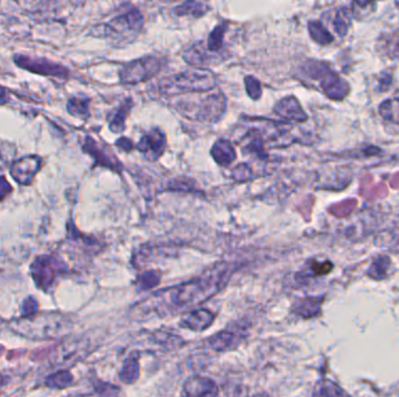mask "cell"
Returning a JSON list of instances; mask_svg holds the SVG:
<instances>
[{
    "instance_id": "obj_7",
    "label": "cell",
    "mask_w": 399,
    "mask_h": 397,
    "mask_svg": "<svg viewBox=\"0 0 399 397\" xmlns=\"http://www.w3.org/2000/svg\"><path fill=\"white\" fill-rule=\"evenodd\" d=\"M301 71L305 76L320 82L322 90L332 99H341L348 91L347 83L321 62L308 61L302 66Z\"/></svg>"
},
{
    "instance_id": "obj_5",
    "label": "cell",
    "mask_w": 399,
    "mask_h": 397,
    "mask_svg": "<svg viewBox=\"0 0 399 397\" xmlns=\"http://www.w3.org/2000/svg\"><path fill=\"white\" fill-rule=\"evenodd\" d=\"M180 115L203 123H217L225 116L227 98L223 93H214L200 101H180L175 105Z\"/></svg>"
},
{
    "instance_id": "obj_18",
    "label": "cell",
    "mask_w": 399,
    "mask_h": 397,
    "mask_svg": "<svg viewBox=\"0 0 399 397\" xmlns=\"http://www.w3.org/2000/svg\"><path fill=\"white\" fill-rule=\"evenodd\" d=\"M210 155L213 156L215 163L218 166L225 167V168L230 166L237 158V153L233 143L225 139H218L214 143Z\"/></svg>"
},
{
    "instance_id": "obj_6",
    "label": "cell",
    "mask_w": 399,
    "mask_h": 397,
    "mask_svg": "<svg viewBox=\"0 0 399 397\" xmlns=\"http://www.w3.org/2000/svg\"><path fill=\"white\" fill-rule=\"evenodd\" d=\"M166 60L160 56L148 55L128 62L119 70V80L123 84L136 85L148 81L159 73Z\"/></svg>"
},
{
    "instance_id": "obj_13",
    "label": "cell",
    "mask_w": 399,
    "mask_h": 397,
    "mask_svg": "<svg viewBox=\"0 0 399 397\" xmlns=\"http://www.w3.org/2000/svg\"><path fill=\"white\" fill-rule=\"evenodd\" d=\"M83 151L88 153L90 156H93L98 166L105 167V168L113 169V171H117V173H119L122 168H123L122 163L117 160V158H115L108 151H105L104 148H102L91 136H87L86 140H84Z\"/></svg>"
},
{
    "instance_id": "obj_41",
    "label": "cell",
    "mask_w": 399,
    "mask_h": 397,
    "mask_svg": "<svg viewBox=\"0 0 399 397\" xmlns=\"http://www.w3.org/2000/svg\"><path fill=\"white\" fill-rule=\"evenodd\" d=\"M173 187H174V188H175V187H181V183H179V184L173 185ZM183 187H188V184H187V185L183 184ZM174 188H173V189H174ZM180 189H181V188H180ZM180 189H179V190H180Z\"/></svg>"
},
{
    "instance_id": "obj_40",
    "label": "cell",
    "mask_w": 399,
    "mask_h": 397,
    "mask_svg": "<svg viewBox=\"0 0 399 397\" xmlns=\"http://www.w3.org/2000/svg\"><path fill=\"white\" fill-rule=\"evenodd\" d=\"M394 55H395L396 58H399V43L396 45L395 51H394Z\"/></svg>"
},
{
    "instance_id": "obj_9",
    "label": "cell",
    "mask_w": 399,
    "mask_h": 397,
    "mask_svg": "<svg viewBox=\"0 0 399 397\" xmlns=\"http://www.w3.org/2000/svg\"><path fill=\"white\" fill-rule=\"evenodd\" d=\"M14 62L20 68L28 70L31 73H38L41 76L66 78L69 75V71L65 67L49 61L47 58H32L30 55H16Z\"/></svg>"
},
{
    "instance_id": "obj_3",
    "label": "cell",
    "mask_w": 399,
    "mask_h": 397,
    "mask_svg": "<svg viewBox=\"0 0 399 397\" xmlns=\"http://www.w3.org/2000/svg\"><path fill=\"white\" fill-rule=\"evenodd\" d=\"M217 77L215 73L207 69L186 70L175 73L158 82V89L161 95L178 93H205L215 89Z\"/></svg>"
},
{
    "instance_id": "obj_21",
    "label": "cell",
    "mask_w": 399,
    "mask_h": 397,
    "mask_svg": "<svg viewBox=\"0 0 399 397\" xmlns=\"http://www.w3.org/2000/svg\"><path fill=\"white\" fill-rule=\"evenodd\" d=\"M209 11V5L201 1H185L173 8V14L176 16H193L201 18Z\"/></svg>"
},
{
    "instance_id": "obj_8",
    "label": "cell",
    "mask_w": 399,
    "mask_h": 397,
    "mask_svg": "<svg viewBox=\"0 0 399 397\" xmlns=\"http://www.w3.org/2000/svg\"><path fill=\"white\" fill-rule=\"evenodd\" d=\"M67 272V265L56 255H40L31 265L32 278L35 285L48 291L61 275Z\"/></svg>"
},
{
    "instance_id": "obj_30",
    "label": "cell",
    "mask_w": 399,
    "mask_h": 397,
    "mask_svg": "<svg viewBox=\"0 0 399 397\" xmlns=\"http://www.w3.org/2000/svg\"><path fill=\"white\" fill-rule=\"evenodd\" d=\"M139 376V363L136 358L128 359L125 363L124 368L120 372V378L126 383L136 381Z\"/></svg>"
},
{
    "instance_id": "obj_28",
    "label": "cell",
    "mask_w": 399,
    "mask_h": 397,
    "mask_svg": "<svg viewBox=\"0 0 399 397\" xmlns=\"http://www.w3.org/2000/svg\"><path fill=\"white\" fill-rule=\"evenodd\" d=\"M45 383L49 388L62 389L73 383V375L70 374L68 370H58L55 374L48 376Z\"/></svg>"
},
{
    "instance_id": "obj_10",
    "label": "cell",
    "mask_w": 399,
    "mask_h": 397,
    "mask_svg": "<svg viewBox=\"0 0 399 397\" xmlns=\"http://www.w3.org/2000/svg\"><path fill=\"white\" fill-rule=\"evenodd\" d=\"M137 151L148 161H157L166 148V136L160 128H153L141 136L136 145Z\"/></svg>"
},
{
    "instance_id": "obj_11",
    "label": "cell",
    "mask_w": 399,
    "mask_h": 397,
    "mask_svg": "<svg viewBox=\"0 0 399 397\" xmlns=\"http://www.w3.org/2000/svg\"><path fill=\"white\" fill-rule=\"evenodd\" d=\"M43 166V158L38 155H28L16 160L10 168V173L14 181L21 185L31 184L35 175Z\"/></svg>"
},
{
    "instance_id": "obj_14",
    "label": "cell",
    "mask_w": 399,
    "mask_h": 397,
    "mask_svg": "<svg viewBox=\"0 0 399 397\" xmlns=\"http://www.w3.org/2000/svg\"><path fill=\"white\" fill-rule=\"evenodd\" d=\"M273 112L286 121H305L307 115L302 110L298 99L293 96L284 97L273 108Z\"/></svg>"
},
{
    "instance_id": "obj_22",
    "label": "cell",
    "mask_w": 399,
    "mask_h": 397,
    "mask_svg": "<svg viewBox=\"0 0 399 397\" xmlns=\"http://www.w3.org/2000/svg\"><path fill=\"white\" fill-rule=\"evenodd\" d=\"M131 99H126L118 106L116 111L113 113V116L109 119V128L113 133H122L125 130V120L128 117L130 110L132 108Z\"/></svg>"
},
{
    "instance_id": "obj_25",
    "label": "cell",
    "mask_w": 399,
    "mask_h": 397,
    "mask_svg": "<svg viewBox=\"0 0 399 397\" xmlns=\"http://www.w3.org/2000/svg\"><path fill=\"white\" fill-rule=\"evenodd\" d=\"M321 301L319 298H305L295 305V313L304 318L315 316L320 310Z\"/></svg>"
},
{
    "instance_id": "obj_37",
    "label": "cell",
    "mask_w": 399,
    "mask_h": 397,
    "mask_svg": "<svg viewBox=\"0 0 399 397\" xmlns=\"http://www.w3.org/2000/svg\"><path fill=\"white\" fill-rule=\"evenodd\" d=\"M12 193V185L4 176H0V201Z\"/></svg>"
},
{
    "instance_id": "obj_32",
    "label": "cell",
    "mask_w": 399,
    "mask_h": 397,
    "mask_svg": "<svg viewBox=\"0 0 399 397\" xmlns=\"http://www.w3.org/2000/svg\"><path fill=\"white\" fill-rule=\"evenodd\" d=\"M244 83L245 90H247L248 96L253 101H258L262 97V93H263L260 82L256 77H253V76H247L244 78Z\"/></svg>"
},
{
    "instance_id": "obj_42",
    "label": "cell",
    "mask_w": 399,
    "mask_h": 397,
    "mask_svg": "<svg viewBox=\"0 0 399 397\" xmlns=\"http://www.w3.org/2000/svg\"><path fill=\"white\" fill-rule=\"evenodd\" d=\"M256 397H266V396H256Z\"/></svg>"
},
{
    "instance_id": "obj_39",
    "label": "cell",
    "mask_w": 399,
    "mask_h": 397,
    "mask_svg": "<svg viewBox=\"0 0 399 397\" xmlns=\"http://www.w3.org/2000/svg\"><path fill=\"white\" fill-rule=\"evenodd\" d=\"M10 101V93L8 90L5 89L3 86H0V104H5Z\"/></svg>"
},
{
    "instance_id": "obj_4",
    "label": "cell",
    "mask_w": 399,
    "mask_h": 397,
    "mask_svg": "<svg viewBox=\"0 0 399 397\" xmlns=\"http://www.w3.org/2000/svg\"><path fill=\"white\" fill-rule=\"evenodd\" d=\"M144 16L137 8L115 16L104 25V36L115 47L128 46L143 31Z\"/></svg>"
},
{
    "instance_id": "obj_19",
    "label": "cell",
    "mask_w": 399,
    "mask_h": 397,
    "mask_svg": "<svg viewBox=\"0 0 399 397\" xmlns=\"http://www.w3.org/2000/svg\"><path fill=\"white\" fill-rule=\"evenodd\" d=\"M213 320V313L208 310L201 309V310H196V311H193V313H188L187 316L183 317L180 325L183 328H190L192 331H203L205 328H209Z\"/></svg>"
},
{
    "instance_id": "obj_12",
    "label": "cell",
    "mask_w": 399,
    "mask_h": 397,
    "mask_svg": "<svg viewBox=\"0 0 399 397\" xmlns=\"http://www.w3.org/2000/svg\"><path fill=\"white\" fill-rule=\"evenodd\" d=\"M183 60L188 64L195 67L198 69H205V67L208 66H217V64L225 61V58L210 54L202 43H195L193 46H190L183 53Z\"/></svg>"
},
{
    "instance_id": "obj_23",
    "label": "cell",
    "mask_w": 399,
    "mask_h": 397,
    "mask_svg": "<svg viewBox=\"0 0 399 397\" xmlns=\"http://www.w3.org/2000/svg\"><path fill=\"white\" fill-rule=\"evenodd\" d=\"M90 99L87 97H73L67 104V110L71 116L86 120L90 117Z\"/></svg>"
},
{
    "instance_id": "obj_34",
    "label": "cell",
    "mask_w": 399,
    "mask_h": 397,
    "mask_svg": "<svg viewBox=\"0 0 399 397\" xmlns=\"http://www.w3.org/2000/svg\"><path fill=\"white\" fill-rule=\"evenodd\" d=\"M160 282V274L158 272L151 270V272H146L144 273L141 276L138 278V285L140 289L148 290L153 288L155 285H158Z\"/></svg>"
},
{
    "instance_id": "obj_1",
    "label": "cell",
    "mask_w": 399,
    "mask_h": 397,
    "mask_svg": "<svg viewBox=\"0 0 399 397\" xmlns=\"http://www.w3.org/2000/svg\"><path fill=\"white\" fill-rule=\"evenodd\" d=\"M230 274L231 269L229 265H216L207 270L200 278L190 280L165 291H159L158 295L168 298V301L171 302L170 304L174 308L195 306L218 293L225 287Z\"/></svg>"
},
{
    "instance_id": "obj_33",
    "label": "cell",
    "mask_w": 399,
    "mask_h": 397,
    "mask_svg": "<svg viewBox=\"0 0 399 397\" xmlns=\"http://www.w3.org/2000/svg\"><path fill=\"white\" fill-rule=\"evenodd\" d=\"M332 269H333V265L328 261H325V263L312 261L304 274L305 276H319V275L328 274Z\"/></svg>"
},
{
    "instance_id": "obj_20",
    "label": "cell",
    "mask_w": 399,
    "mask_h": 397,
    "mask_svg": "<svg viewBox=\"0 0 399 397\" xmlns=\"http://www.w3.org/2000/svg\"><path fill=\"white\" fill-rule=\"evenodd\" d=\"M243 337L240 336L238 332L225 331L214 335L209 340V345L215 351H228L233 350L240 345Z\"/></svg>"
},
{
    "instance_id": "obj_26",
    "label": "cell",
    "mask_w": 399,
    "mask_h": 397,
    "mask_svg": "<svg viewBox=\"0 0 399 397\" xmlns=\"http://www.w3.org/2000/svg\"><path fill=\"white\" fill-rule=\"evenodd\" d=\"M308 31H310L312 39L319 45H328L333 41V36L320 21H310Z\"/></svg>"
},
{
    "instance_id": "obj_17",
    "label": "cell",
    "mask_w": 399,
    "mask_h": 397,
    "mask_svg": "<svg viewBox=\"0 0 399 397\" xmlns=\"http://www.w3.org/2000/svg\"><path fill=\"white\" fill-rule=\"evenodd\" d=\"M242 148H243L242 149L243 154L248 156H252L257 160H263V161L268 158V155L265 153V148H264L263 136L257 130L250 131L245 135L243 138Z\"/></svg>"
},
{
    "instance_id": "obj_36",
    "label": "cell",
    "mask_w": 399,
    "mask_h": 397,
    "mask_svg": "<svg viewBox=\"0 0 399 397\" xmlns=\"http://www.w3.org/2000/svg\"><path fill=\"white\" fill-rule=\"evenodd\" d=\"M36 310H38V303L33 297H28L27 300L23 302V308H21L23 317L32 316L36 313Z\"/></svg>"
},
{
    "instance_id": "obj_2",
    "label": "cell",
    "mask_w": 399,
    "mask_h": 397,
    "mask_svg": "<svg viewBox=\"0 0 399 397\" xmlns=\"http://www.w3.org/2000/svg\"><path fill=\"white\" fill-rule=\"evenodd\" d=\"M66 317L58 313H34L32 316L21 317L12 322L10 328L19 333L20 336L30 339H54L62 335L67 328Z\"/></svg>"
},
{
    "instance_id": "obj_15",
    "label": "cell",
    "mask_w": 399,
    "mask_h": 397,
    "mask_svg": "<svg viewBox=\"0 0 399 397\" xmlns=\"http://www.w3.org/2000/svg\"><path fill=\"white\" fill-rule=\"evenodd\" d=\"M183 392L185 397H217L218 387L210 378L195 376L187 380Z\"/></svg>"
},
{
    "instance_id": "obj_29",
    "label": "cell",
    "mask_w": 399,
    "mask_h": 397,
    "mask_svg": "<svg viewBox=\"0 0 399 397\" xmlns=\"http://www.w3.org/2000/svg\"><path fill=\"white\" fill-rule=\"evenodd\" d=\"M380 111L384 119L399 125V98L384 101L380 105Z\"/></svg>"
},
{
    "instance_id": "obj_24",
    "label": "cell",
    "mask_w": 399,
    "mask_h": 397,
    "mask_svg": "<svg viewBox=\"0 0 399 397\" xmlns=\"http://www.w3.org/2000/svg\"><path fill=\"white\" fill-rule=\"evenodd\" d=\"M313 397H348V395L334 382L323 380L315 387Z\"/></svg>"
},
{
    "instance_id": "obj_38",
    "label": "cell",
    "mask_w": 399,
    "mask_h": 397,
    "mask_svg": "<svg viewBox=\"0 0 399 397\" xmlns=\"http://www.w3.org/2000/svg\"><path fill=\"white\" fill-rule=\"evenodd\" d=\"M116 146L119 147L122 151L131 152L136 147V145L128 138H120V139L117 140Z\"/></svg>"
},
{
    "instance_id": "obj_16",
    "label": "cell",
    "mask_w": 399,
    "mask_h": 397,
    "mask_svg": "<svg viewBox=\"0 0 399 397\" xmlns=\"http://www.w3.org/2000/svg\"><path fill=\"white\" fill-rule=\"evenodd\" d=\"M227 29H228L227 23L217 25L216 27L210 32L208 40L205 43H202L210 54L225 58V60L228 58V51H225V36Z\"/></svg>"
},
{
    "instance_id": "obj_31",
    "label": "cell",
    "mask_w": 399,
    "mask_h": 397,
    "mask_svg": "<svg viewBox=\"0 0 399 397\" xmlns=\"http://www.w3.org/2000/svg\"><path fill=\"white\" fill-rule=\"evenodd\" d=\"M231 178L238 182H244L256 178V173H253L251 166L247 163H240L235 167V169L231 171Z\"/></svg>"
},
{
    "instance_id": "obj_35",
    "label": "cell",
    "mask_w": 399,
    "mask_h": 397,
    "mask_svg": "<svg viewBox=\"0 0 399 397\" xmlns=\"http://www.w3.org/2000/svg\"><path fill=\"white\" fill-rule=\"evenodd\" d=\"M347 18H345V13L342 11H337L335 13V18H334V27L335 31L340 35H345L347 33V28H348V23H347Z\"/></svg>"
},
{
    "instance_id": "obj_27",
    "label": "cell",
    "mask_w": 399,
    "mask_h": 397,
    "mask_svg": "<svg viewBox=\"0 0 399 397\" xmlns=\"http://www.w3.org/2000/svg\"><path fill=\"white\" fill-rule=\"evenodd\" d=\"M16 149L14 145H12L8 141L0 140V171H4L6 168H11L14 163Z\"/></svg>"
}]
</instances>
